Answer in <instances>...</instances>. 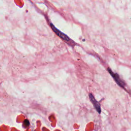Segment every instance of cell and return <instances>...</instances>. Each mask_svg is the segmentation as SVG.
<instances>
[{"mask_svg": "<svg viewBox=\"0 0 131 131\" xmlns=\"http://www.w3.org/2000/svg\"><path fill=\"white\" fill-rule=\"evenodd\" d=\"M50 26L52 29V30L55 32V33L58 36H59L60 38H61L63 40H65L67 42L70 41V40H71L70 38L65 34H64L63 33L61 32L60 31H59L58 29H57L53 24H50Z\"/></svg>", "mask_w": 131, "mask_h": 131, "instance_id": "obj_1", "label": "cell"}, {"mask_svg": "<svg viewBox=\"0 0 131 131\" xmlns=\"http://www.w3.org/2000/svg\"><path fill=\"white\" fill-rule=\"evenodd\" d=\"M108 72L110 73V74L112 75V76L114 78V80L116 81V83L121 87L122 88H124V83L123 82V81H122V80L120 78L119 76L117 74V73H114L112 70L111 69H110V68H108Z\"/></svg>", "mask_w": 131, "mask_h": 131, "instance_id": "obj_2", "label": "cell"}, {"mask_svg": "<svg viewBox=\"0 0 131 131\" xmlns=\"http://www.w3.org/2000/svg\"><path fill=\"white\" fill-rule=\"evenodd\" d=\"M89 98H90V100L92 102V104H93L94 106L95 107V108H96L97 111L99 113H100L101 110V107H100V105L99 103L95 99L94 96L91 93L89 94Z\"/></svg>", "mask_w": 131, "mask_h": 131, "instance_id": "obj_3", "label": "cell"}, {"mask_svg": "<svg viewBox=\"0 0 131 131\" xmlns=\"http://www.w3.org/2000/svg\"><path fill=\"white\" fill-rule=\"evenodd\" d=\"M23 125L25 127L28 126L29 125V121L27 119L25 120L24 121V123H23Z\"/></svg>", "mask_w": 131, "mask_h": 131, "instance_id": "obj_4", "label": "cell"}]
</instances>
